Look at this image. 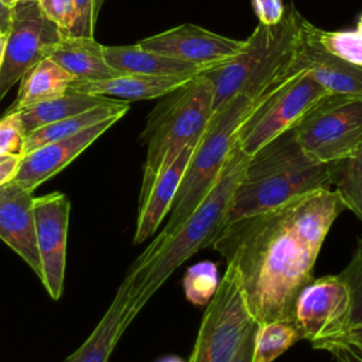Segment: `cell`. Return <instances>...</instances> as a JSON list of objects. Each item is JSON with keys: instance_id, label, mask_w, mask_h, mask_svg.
Segmentation results:
<instances>
[{"instance_id": "1", "label": "cell", "mask_w": 362, "mask_h": 362, "mask_svg": "<svg viewBox=\"0 0 362 362\" xmlns=\"http://www.w3.org/2000/svg\"><path fill=\"white\" fill-rule=\"evenodd\" d=\"M344 209L329 188L225 225L211 246L235 269L256 324L296 322L297 296L314 279L322 243Z\"/></svg>"}, {"instance_id": "2", "label": "cell", "mask_w": 362, "mask_h": 362, "mask_svg": "<svg viewBox=\"0 0 362 362\" xmlns=\"http://www.w3.org/2000/svg\"><path fill=\"white\" fill-rule=\"evenodd\" d=\"M249 156L236 146L212 188L192 214L157 246L148 245L130 266L123 281L127 286V318L132 322L163 283L198 250L209 247L226 223L230 201Z\"/></svg>"}, {"instance_id": "3", "label": "cell", "mask_w": 362, "mask_h": 362, "mask_svg": "<svg viewBox=\"0 0 362 362\" xmlns=\"http://www.w3.org/2000/svg\"><path fill=\"white\" fill-rule=\"evenodd\" d=\"M331 187L329 164L308 157L290 129L249 156L225 225Z\"/></svg>"}, {"instance_id": "4", "label": "cell", "mask_w": 362, "mask_h": 362, "mask_svg": "<svg viewBox=\"0 0 362 362\" xmlns=\"http://www.w3.org/2000/svg\"><path fill=\"white\" fill-rule=\"evenodd\" d=\"M300 72L303 71L294 61V65L286 74L276 78L260 92L238 93L214 112L192 153L182 182L173 202L170 216L163 230L150 243L151 246L163 243L199 205L222 173L233 147L236 146L239 130L249 116Z\"/></svg>"}, {"instance_id": "5", "label": "cell", "mask_w": 362, "mask_h": 362, "mask_svg": "<svg viewBox=\"0 0 362 362\" xmlns=\"http://www.w3.org/2000/svg\"><path fill=\"white\" fill-rule=\"evenodd\" d=\"M303 18L290 4L277 24L259 23L230 61L205 72L214 89V112L238 93L260 92L294 65Z\"/></svg>"}, {"instance_id": "6", "label": "cell", "mask_w": 362, "mask_h": 362, "mask_svg": "<svg viewBox=\"0 0 362 362\" xmlns=\"http://www.w3.org/2000/svg\"><path fill=\"white\" fill-rule=\"evenodd\" d=\"M163 98L164 100L150 112L141 133L147 154L140 195L185 146L201 139L214 115V89L206 74L195 76Z\"/></svg>"}, {"instance_id": "7", "label": "cell", "mask_w": 362, "mask_h": 362, "mask_svg": "<svg viewBox=\"0 0 362 362\" xmlns=\"http://www.w3.org/2000/svg\"><path fill=\"white\" fill-rule=\"evenodd\" d=\"M294 136L313 160L331 164L362 147V98L329 93L293 127Z\"/></svg>"}, {"instance_id": "8", "label": "cell", "mask_w": 362, "mask_h": 362, "mask_svg": "<svg viewBox=\"0 0 362 362\" xmlns=\"http://www.w3.org/2000/svg\"><path fill=\"white\" fill-rule=\"evenodd\" d=\"M255 324L236 272L226 264L206 304L189 362H230Z\"/></svg>"}, {"instance_id": "9", "label": "cell", "mask_w": 362, "mask_h": 362, "mask_svg": "<svg viewBox=\"0 0 362 362\" xmlns=\"http://www.w3.org/2000/svg\"><path fill=\"white\" fill-rule=\"evenodd\" d=\"M327 95L329 92L324 86L307 72H300L249 116L239 130L238 146L245 154H255L273 139L293 129Z\"/></svg>"}, {"instance_id": "10", "label": "cell", "mask_w": 362, "mask_h": 362, "mask_svg": "<svg viewBox=\"0 0 362 362\" xmlns=\"http://www.w3.org/2000/svg\"><path fill=\"white\" fill-rule=\"evenodd\" d=\"M61 34L41 13L38 1L18 3L13 8L11 30L0 68V102L31 66L45 58L48 47Z\"/></svg>"}, {"instance_id": "11", "label": "cell", "mask_w": 362, "mask_h": 362, "mask_svg": "<svg viewBox=\"0 0 362 362\" xmlns=\"http://www.w3.org/2000/svg\"><path fill=\"white\" fill-rule=\"evenodd\" d=\"M69 214L71 201L61 191L34 198L35 236L41 260L40 280L52 300H59L64 291Z\"/></svg>"}, {"instance_id": "12", "label": "cell", "mask_w": 362, "mask_h": 362, "mask_svg": "<svg viewBox=\"0 0 362 362\" xmlns=\"http://www.w3.org/2000/svg\"><path fill=\"white\" fill-rule=\"evenodd\" d=\"M351 296L338 276L313 279L297 296L296 324L303 339L310 342L334 335L348 325Z\"/></svg>"}, {"instance_id": "13", "label": "cell", "mask_w": 362, "mask_h": 362, "mask_svg": "<svg viewBox=\"0 0 362 362\" xmlns=\"http://www.w3.org/2000/svg\"><path fill=\"white\" fill-rule=\"evenodd\" d=\"M137 44L144 49L214 69L230 61L243 48L245 40L228 38L185 23L143 38Z\"/></svg>"}, {"instance_id": "14", "label": "cell", "mask_w": 362, "mask_h": 362, "mask_svg": "<svg viewBox=\"0 0 362 362\" xmlns=\"http://www.w3.org/2000/svg\"><path fill=\"white\" fill-rule=\"evenodd\" d=\"M117 120L120 119L112 117L103 120L86 127L74 136L51 141L25 154H21L17 173L11 181L23 188L35 191L42 182L57 175L71 161H74Z\"/></svg>"}, {"instance_id": "15", "label": "cell", "mask_w": 362, "mask_h": 362, "mask_svg": "<svg viewBox=\"0 0 362 362\" xmlns=\"http://www.w3.org/2000/svg\"><path fill=\"white\" fill-rule=\"evenodd\" d=\"M296 65L329 93L362 98V66L349 64L327 51L318 40L317 27L303 18Z\"/></svg>"}, {"instance_id": "16", "label": "cell", "mask_w": 362, "mask_h": 362, "mask_svg": "<svg viewBox=\"0 0 362 362\" xmlns=\"http://www.w3.org/2000/svg\"><path fill=\"white\" fill-rule=\"evenodd\" d=\"M33 194L13 181L0 187V239L41 279Z\"/></svg>"}, {"instance_id": "17", "label": "cell", "mask_w": 362, "mask_h": 362, "mask_svg": "<svg viewBox=\"0 0 362 362\" xmlns=\"http://www.w3.org/2000/svg\"><path fill=\"white\" fill-rule=\"evenodd\" d=\"M198 141L185 146L154 178L148 189L139 197V212L133 236L134 243H143L146 239L153 236L164 218L170 214Z\"/></svg>"}, {"instance_id": "18", "label": "cell", "mask_w": 362, "mask_h": 362, "mask_svg": "<svg viewBox=\"0 0 362 362\" xmlns=\"http://www.w3.org/2000/svg\"><path fill=\"white\" fill-rule=\"evenodd\" d=\"M194 78L195 76H156L143 74H119L116 76L100 81H72L68 90L107 96L126 102L158 99L177 90Z\"/></svg>"}, {"instance_id": "19", "label": "cell", "mask_w": 362, "mask_h": 362, "mask_svg": "<svg viewBox=\"0 0 362 362\" xmlns=\"http://www.w3.org/2000/svg\"><path fill=\"white\" fill-rule=\"evenodd\" d=\"M45 58L62 66L75 81H100L119 75L105 59L103 45L93 37L61 34L48 47Z\"/></svg>"}, {"instance_id": "20", "label": "cell", "mask_w": 362, "mask_h": 362, "mask_svg": "<svg viewBox=\"0 0 362 362\" xmlns=\"http://www.w3.org/2000/svg\"><path fill=\"white\" fill-rule=\"evenodd\" d=\"M106 62L120 74L156 76H197L212 68L185 62L134 45H103Z\"/></svg>"}, {"instance_id": "21", "label": "cell", "mask_w": 362, "mask_h": 362, "mask_svg": "<svg viewBox=\"0 0 362 362\" xmlns=\"http://www.w3.org/2000/svg\"><path fill=\"white\" fill-rule=\"evenodd\" d=\"M127 286H119L109 308L96 324L89 337L62 362H109L120 337L129 327Z\"/></svg>"}, {"instance_id": "22", "label": "cell", "mask_w": 362, "mask_h": 362, "mask_svg": "<svg viewBox=\"0 0 362 362\" xmlns=\"http://www.w3.org/2000/svg\"><path fill=\"white\" fill-rule=\"evenodd\" d=\"M74 76L49 58L40 59L20 79L14 103L6 112H18L65 95Z\"/></svg>"}, {"instance_id": "23", "label": "cell", "mask_w": 362, "mask_h": 362, "mask_svg": "<svg viewBox=\"0 0 362 362\" xmlns=\"http://www.w3.org/2000/svg\"><path fill=\"white\" fill-rule=\"evenodd\" d=\"M113 100H115V98L68 90L65 95H62L57 99L35 105L28 109L18 110L17 115H18L21 130L25 137L28 133H31L45 124L81 115L86 110L95 109L98 106L112 103Z\"/></svg>"}, {"instance_id": "24", "label": "cell", "mask_w": 362, "mask_h": 362, "mask_svg": "<svg viewBox=\"0 0 362 362\" xmlns=\"http://www.w3.org/2000/svg\"><path fill=\"white\" fill-rule=\"evenodd\" d=\"M129 107H130L129 102L115 99L112 103L102 105L95 109L86 110L81 115L45 124V126L28 133L24 137L23 154H25L34 148H38L44 144H48L51 141H57V140L74 136V134L85 130L86 127L100 123L103 120H107L112 117L122 119L127 113Z\"/></svg>"}, {"instance_id": "25", "label": "cell", "mask_w": 362, "mask_h": 362, "mask_svg": "<svg viewBox=\"0 0 362 362\" xmlns=\"http://www.w3.org/2000/svg\"><path fill=\"white\" fill-rule=\"evenodd\" d=\"M331 182L345 209L362 222V147L352 156L331 163Z\"/></svg>"}, {"instance_id": "26", "label": "cell", "mask_w": 362, "mask_h": 362, "mask_svg": "<svg viewBox=\"0 0 362 362\" xmlns=\"http://www.w3.org/2000/svg\"><path fill=\"white\" fill-rule=\"evenodd\" d=\"M303 335L296 322L270 321L257 324L253 362H274Z\"/></svg>"}, {"instance_id": "27", "label": "cell", "mask_w": 362, "mask_h": 362, "mask_svg": "<svg viewBox=\"0 0 362 362\" xmlns=\"http://www.w3.org/2000/svg\"><path fill=\"white\" fill-rule=\"evenodd\" d=\"M219 280L218 267L214 262H198L189 266L184 273V296L191 304L206 305L215 296Z\"/></svg>"}, {"instance_id": "28", "label": "cell", "mask_w": 362, "mask_h": 362, "mask_svg": "<svg viewBox=\"0 0 362 362\" xmlns=\"http://www.w3.org/2000/svg\"><path fill=\"white\" fill-rule=\"evenodd\" d=\"M317 35L327 51L349 64L362 66V34L359 31H324L317 28Z\"/></svg>"}, {"instance_id": "29", "label": "cell", "mask_w": 362, "mask_h": 362, "mask_svg": "<svg viewBox=\"0 0 362 362\" xmlns=\"http://www.w3.org/2000/svg\"><path fill=\"white\" fill-rule=\"evenodd\" d=\"M338 276L348 286L351 296V310L346 327L362 322V236L358 238L351 260Z\"/></svg>"}, {"instance_id": "30", "label": "cell", "mask_w": 362, "mask_h": 362, "mask_svg": "<svg viewBox=\"0 0 362 362\" xmlns=\"http://www.w3.org/2000/svg\"><path fill=\"white\" fill-rule=\"evenodd\" d=\"M24 133L17 112H6L0 119V157L23 154Z\"/></svg>"}, {"instance_id": "31", "label": "cell", "mask_w": 362, "mask_h": 362, "mask_svg": "<svg viewBox=\"0 0 362 362\" xmlns=\"http://www.w3.org/2000/svg\"><path fill=\"white\" fill-rule=\"evenodd\" d=\"M41 13L61 33L68 34L75 21L74 0H38Z\"/></svg>"}, {"instance_id": "32", "label": "cell", "mask_w": 362, "mask_h": 362, "mask_svg": "<svg viewBox=\"0 0 362 362\" xmlns=\"http://www.w3.org/2000/svg\"><path fill=\"white\" fill-rule=\"evenodd\" d=\"M311 346L314 349H325V351H329L331 348H335V346H349L354 351H356L359 355H362V322L352 324L334 335L313 341Z\"/></svg>"}, {"instance_id": "33", "label": "cell", "mask_w": 362, "mask_h": 362, "mask_svg": "<svg viewBox=\"0 0 362 362\" xmlns=\"http://www.w3.org/2000/svg\"><path fill=\"white\" fill-rule=\"evenodd\" d=\"M75 4V21L68 34L93 37L95 18V0H74Z\"/></svg>"}, {"instance_id": "34", "label": "cell", "mask_w": 362, "mask_h": 362, "mask_svg": "<svg viewBox=\"0 0 362 362\" xmlns=\"http://www.w3.org/2000/svg\"><path fill=\"white\" fill-rule=\"evenodd\" d=\"M252 6L259 23L266 25L277 24L286 13V7L281 0H252Z\"/></svg>"}, {"instance_id": "35", "label": "cell", "mask_w": 362, "mask_h": 362, "mask_svg": "<svg viewBox=\"0 0 362 362\" xmlns=\"http://www.w3.org/2000/svg\"><path fill=\"white\" fill-rule=\"evenodd\" d=\"M257 324H255L243 339L239 351L233 356L230 362H253V349H255V335H256Z\"/></svg>"}, {"instance_id": "36", "label": "cell", "mask_w": 362, "mask_h": 362, "mask_svg": "<svg viewBox=\"0 0 362 362\" xmlns=\"http://www.w3.org/2000/svg\"><path fill=\"white\" fill-rule=\"evenodd\" d=\"M329 352L332 354L335 362H362V355L349 346H335L331 348Z\"/></svg>"}, {"instance_id": "37", "label": "cell", "mask_w": 362, "mask_h": 362, "mask_svg": "<svg viewBox=\"0 0 362 362\" xmlns=\"http://www.w3.org/2000/svg\"><path fill=\"white\" fill-rule=\"evenodd\" d=\"M11 23H13V8L6 6L0 0V30L10 31L11 30Z\"/></svg>"}, {"instance_id": "38", "label": "cell", "mask_w": 362, "mask_h": 362, "mask_svg": "<svg viewBox=\"0 0 362 362\" xmlns=\"http://www.w3.org/2000/svg\"><path fill=\"white\" fill-rule=\"evenodd\" d=\"M8 34H10V31H3V30H0V68H1V65H3L4 52H6V47H7V40H8Z\"/></svg>"}, {"instance_id": "39", "label": "cell", "mask_w": 362, "mask_h": 362, "mask_svg": "<svg viewBox=\"0 0 362 362\" xmlns=\"http://www.w3.org/2000/svg\"><path fill=\"white\" fill-rule=\"evenodd\" d=\"M157 362H185V361H182V359L178 358V356H165V358H161V359L157 361Z\"/></svg>"}, {"instance_id": "40", "label": "cell", "mask_w": 362, "mask_h": 362, "mask_svg": "<svg viewBox=\"0 0 362 362\" xmlns=\"http://www.w3.org/2000/svg\"><path fill=\"white\" fill-rule=\"evenodd\" d=\"M105 3V0H95V11H93V14H95V18L98 17V14H99V10H100V7H102V4Z\"/></svg>"}, {"instance_id": "41", "label": "cell", "mask_w": 362, "mask_h": 362, "mask_svg": "<svg viewBox=\"0 0 362 362\" xmlns=\"http://www.w3.org/2000/svg\"><path fill=\"white\" fill-rule=\"evenodd\" d=\"M6 6H8V7H11V8H14L18 3H20V0H1Z\"/></svg>"}, {"instance_id": "42", "label": "cell", "mask_w": 362, "mask_h": 362, "mask_svg": "<svg viewBox=\"0 0 362 362\" xmlns=\"http://www.w3.org/2000/svg\"><path fill=\"white\" fill-rule=\"evenodd\" d=\"M356 31H359L362 34V14L359 17V21H358V27H356Z\"/></svg>"}, {"instance_id": "43", "label": "cell", "mask_w": 362, "mask_h": 362, "mask_svg": "<svg viewBox=\"0 0 362 362\" xmlns=\"http://www.w3.org/2000/svg\"><path fill=\"white\" fill-rule=\"evenodd\" d=\"M33 1H38V0H20V3H33Z\"/></svg>"}, {"instance_id": "44", "label": "cell", "mask_w": 362, "mask_h": 362, "mask_svg": "<svg viewBox=\"0 0 362 362\" xmlns=\"http://www.w3.org/2000/svg\"><path fill=\"white\" fill-rule=\"evenodd\" d=\"M1 158H3V157H0V160H1Z\"/></svg>"}]
</instances>
